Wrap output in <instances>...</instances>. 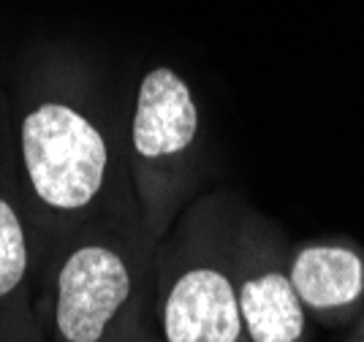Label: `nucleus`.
Instances as JSON below:
<instances>
[{
  "label": "nucleus",
  "instance_id": "obj_4",
  "mask_svg": "<svg viewBox=\"0 0 364 342\" xmlns=\"http://www.w3.org/2000/svg\"><path fill=\"white\" fill-rule=\"evenodd\" d=\"M158 334L164 342H247L231 255L180 261L158 291Z\"/></svg>",
  "mask_w": 364,
  "mask_h": 342
},
{
  "label": "nucleus",
  "instance_id": "obj_7",
  "mask_svg": "<svg viewBox=\"0 0 364 342\" xmlns=\"http://www.w3.org/2000/svg\"><path fill=\"white\" fill-rule=\"evenodd\" d=\"M28 234L16 207L0 196V342H46L28 299Z\"/></svg>",
  "mask_w": 364,
  "mask_h": 342
},
{
  "label": "nucleus",
  "instance_id": "obj_6",
  "mask_svg": "<svg viewBox=\"0 0 364 342\" xmlns=\"http://www.w3.org/2000/svg\"><path fill=\"white\" fill-rule=\"evenodd\" d=\"M289 274L307 313L321 318L343 313L364 296V258L348 245H304L289 261Z\"/></svg>",
  "mask_w": 364,
  "mask_h": 342
},
{
  "label": "nucleus",
  "instance_id": "obj_1",
  "mask_svg": "<svg viewBox=\"0 0 364 342\" xmlns=\"http://www.w3.org/2000/svg\"><path fill=\"white\" fill-rule=\"evenodd\" d=\"M46 342H134L147 328L141 264L117 239L76 242L38 318Z\"/></svg>",
  "mask_w": 364,
  "mask_h": 342
},
{
  "label": "nucleus",
  "instance_id": "obj_2",
  "mask_svg": "<svg viewBox=\"0 0 364 342\" xmlns=\"http://www.w3.org/2000/svg\"><path fill=\"white\" fill-rule=\"evenodd\" d=\"M198 141V106L188 82L174 68L158 65L139 82L131 117V164L144 234H166L180 209L193 149Z\"/></svg>",
  "mask_w": 364,
  "mask_h": 342
},
{
  "label": "nucleus",
  "instance_id": "obj_8",
  "mask_svg": "<svg viewBox=\"0 0 364 342\" xmlns=\"http://www.w3.org/2000/svg\"><path fill=\"white\" fill-rule=\"evenodd\" d=\"M134 342H164V340H161V334H158V331H152V328L147 326V328H144V331H141V334H139L136 340H134Z\"/></svg>",
  "mask_w": 364,
  "mask_h": 342
},
{
  "label": "nucleus",
  "instance_id": "obj_5",
  "mask_svg": "<svg viewBox=\"0 0 364 342\" xmlns=\"http://www.w3.org/2000/svg\"><path fill=\"white\" fill-rule=\"evenodd\" d=\"M231 269L247 342H310L307 307L291 283L289 264L264 239L242 234Z\"/></svg>",
  "mask_w": 364,
  "mask_h": 342
},
{
  "label": "nucleus",
  "instance_id": "obj_3",
  "mask_svg": "<svg viewBox=\"0 0 364 342\" xmlns=\"http://www.w3.org/2000/svg\"><path fill=\"white\" fill-rule=\"evenodd\" d=\"M22 169L33 198L60 218L90 212L107 188L109 144L85 112L44 101L19 125Z\"/></svg>",
  "mask_w": 364,
  "mask_h": 342
}]
</instances>
